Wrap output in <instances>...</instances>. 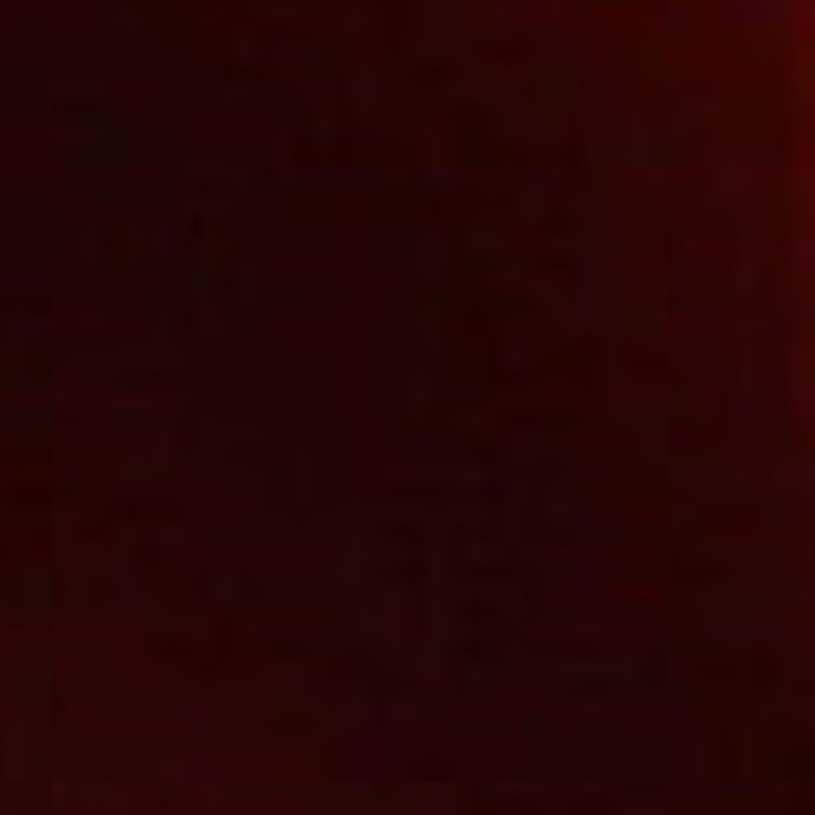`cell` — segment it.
<instances>
[{"label":"cell","instance_id":"cell-5","mask_svg":"<svg viewBox=\"0 0 815 815\" xmlns=\"http://www.w3.org/2000/svg\"><path fill=\"white\" fill-rule=\"evenodd\" d=\"M53 458L48 448H29V446H12L0 451V463H8L12 467H43Z\"/></svg>","mask_w":815,"mask_h":815},{"label":"cell","instance_id":"cell-12","mask_svg":"<svg viewBox=\"0 0 815 815\" xmlns=\"http://www.w3.org/2000/svg\"><path fill=\"white\" fill-rule=\"evenodd\" d=\"M5 563V539L0 537V565Z\"/></svg>","mask_w":815,"mask_h":815},{"label":"cell","instance_id":"cell-3","mask_svg":"<svg viewBox=\"0 0 815 815\" xmlns=\"http://www.w3.org/2000/svg\"><path fill=\"white\" fill-rule=\"evenodd\" d=\"M456 615L467 625H489L501 615V608L494 599L486 596H467L456 606Z\"/></svg>","mask_w":815,"mask_h":815},{"label":"cell","instance_id":"cell-7","mask_svg":"<svg viewBox=\"0 0 815 815\" xmlns=\"http://www.w3.org/2000/svg\"><path fill=\"white\" fill-rule=\"evenodd\" d=\"M384 494H391V496H410V499H415V496H427V499H436V496H448V494H456V491L444 489V486H422V489H413V486H406V489H384Z\"/></svg>","mask_w":815,"mask_h":815},{"label":"cell","instance_id":"cell-10","mask_svg":"<svg viewBox=\"0 0 815 815\" xmlns=\"http://www.w3.org/2000/svg\"><path fill=\"white\" fill-rule=\"evenodd\" d=\"M131 381H136V384H144V386H162V389H167V386H174V384H182V377L177 375H167V372H162V375H144V377H134Z\"/></svg>","mask_w":815,"mask_h":815},{"label":"cell","instance_id":"cell-4","mask_svg":"<svg viewBox=\"0 0 815 815\" xmlns=\"http://www.w3.org/2000/svg\"><path fill=\"white\" fill-rule=\"evenodd\" d=\"M5 499L10 506H41L53 499V491L43 482H19L5 489Z\"/></svg>","mask_w":815,"mask_h":815},{"label":"cell","instance_id":"cell-6","mask_svg":"<svg viewBox=\"0 0 815 815\" xmlns=\"http://www.w3.org/2000/svg\"><path fill=\"white\" fill-rule=\"evenodd\" d=\"M456 456L489 461L491 467H499V463H501V456L496 453V448L489 446V444H463V448H456Z\"/></svg>","mask_w":815,"mask_h":815},{"label":"cell","instance_id":"cell-9","mask_svg":"<svg viewBox=\"0 0 815 815\" xmlns=\"http://www.w3.org/2000/svg\"><path fill=\"white\" fill-rule=\"evenodd\" d=\"M179 329H182L184 343L194 341L198 325H196V315H194V308H191V305H182V313H179Z\"/></svg>","mask_w":815,"mask_h":815},{"label":"cell","instance_id":"cell-1","mask_svg":"<svg viewBox=\"0 0 815 815\" xmlns=\"http://www.w3.org/2000/svg\"><path fill=\"white\" fill-rule=\"evenodd\" d=\"M375 534L384 544H406L410 549L420 551L424 544L427 529L418 520H381L375 527Z\"/></svg>","mask_w":815,"mask_h":815},{"label":"cell","instance_id":"cell-8","mask_svg":"<svg viewBox=\"0 0 815 815\" xmlns=\"http://www.w3.org/2000/svg\"><path fill=\"white\" fill-rule=\"evenodd\" d=\"M136 558H139L144 570H155L157 563H160V549H157V544L153 539H146L139 546V551H136Z\"/></svg>","mask_w":815,"mask_h":815},{"label":"cell","instance_id":"cell-2","mask_svg":"<svg viewBox=\"0 0 815 815\" xmlns=\"http://www.w3.org/2000/svg\"><path fill=\"white\" fill-rule=\"evenodd\" d=\"M384 582H393V584H403V587H422V579H424V565L422 560H420L418 556L413 558H401L398 563H391V565H384L377 570Z\"/></svg>","mask_w":815,"mask_h":815},{"label":"cell","instance_id":"cell-11","mask_svg":"<svg viewBox=\"0 0 815 815\" xmlns=\"http://www.w3.org/2000/svg\"><path fill=\"white\" fill-rule=\"evenodd\" d=\"M554 224L551 222H539V227H544L546 232L551 234V237H565V234H570V224L565 222V215H556L554 212Z\"/></svg>","mask_w":815,"mask_h":815}]
</instances>
